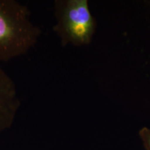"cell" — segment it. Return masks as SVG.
<instances>
[{"instance_id":"cell-1","label":"cell","mask_w":150,"mask_h":150,"mask_svg":"<svg viewBox=\"0 0 150 150\" xmlns=\"http://www.w3.org/2000/svg\"><path fill=\"white\" fill-rule=\"evenodd\" d=\"M41 33L25 5L16 0H0V63L27 54Z\"/></svg>"},{"instance_id":"cell-2","label":"cell","mask_w":150,"mask_h":150,"mask_svg":"<svg viewBox=\"0 0 150 150\" xmlns=\"http://www.w3.org/2000/svg\"><path fill=\"white\" fill-rule=\"evenodd\" d=\"M54 16L53 30L63 46L86 45L93 40L96 22L87 0H56Z\"/></svg>"},{"instance_id":"cell-3","label":"cell","mask_w":150,"mask_h":150,"mask_svg":"<svg viewBox=\"0 0 150 150\" xmlns=\"http://www.w3.org/2000/svg\"><path fill=\"white\" fill-rule=\"evenodd\" d=\"M20 105L16 83L0 66V134L13 125Z\"/></svg>"},{"instance_id":"cell-4","label":"cell","mask_w":150,"mask_h":150,"mask_svg":"<svg viewBox=\"0 0 150 150\" xmlns=\"http://www.w3.org/2000/svg\"><path fill=\"white\" fill-rule=\"evenodd\" d=\"M139 136L145 150H150V129L143 127L139 131Z\"/></svg>"}]
</instances>
